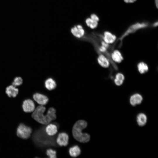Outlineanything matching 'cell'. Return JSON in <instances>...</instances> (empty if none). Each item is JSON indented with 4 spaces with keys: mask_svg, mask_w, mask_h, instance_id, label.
Returning <instances> with one entry per match:
<instances>
[{
    "mask_svg": "<svg viewBox=\"0 0 158 158\" xmlns=\"http://www.w3.org/2000/svg\"><path fill=\"white\" fill-rule=\"evenodd\" d=\"M87 126V122L83 120L77 121L73 125L72 130L73 135L78 141L86 143L90 140V135L87 133H83L82 131Z\"/></svg>",
    "mask_w": 158,
    "mask_h": 158,
    "instance_id": "6da1fadb",
    "label": "cell"
},
{
    "mask_svg": "<svg viewBox=\"0 0 158 158\" xmlns=\"http://www.w3.org/2000/svg\"><path fill=\"white\" fill-rule=\"evenodd\" d=\"M46 108L43 105H40L37 107L31 113L32 118L36 122L43 125H47L51 120L47 115H44Z\"/></svg>",
    "mask_w": 158,
    "mask_h": 158,
    "instance_id": "7a4b0ae2",
    "label": "cell"
},
{
    "mask_svg": "<svg viewBox=\"0 0 158 158\" xmlns=\"http://www.w3.org/2000/svg\"><path fill=\"white\" fill-rule=\"evenodd\" d=\"M32 132V130L30 127L21 123L17 128L16 135L19 138L26 140L30 137Z\"/></svg>",
    "mask_w": 158,
    "mask_h": 158,
    "instance_id": "3957f363",
    "label": "cell"
},
{
    "mask_svg": "<svg viewBox=\"0 0 158 158\" xmlns=\"http://www.w3.org/2000/svg\"><path fill=\"white\" fill-rule=\"evenodd\" d=\"M147 23H137L133 25L122 35L119 38V40L121 41L124 38L130 34L134 32L139 29L146 27L147 26Z\"/></svg>",
    "mask_w": 158,
    "mask_h": 158,
    "instance_id": "277c9868",
    "label": "cell"
},
{
    "mask_svg": "<svg viewBox=\"0 0 158 158\" xmlns=\"http://www.w3.org/2000/svg\"><path fill=\"white\" fill-rule=\"evenodd\" d=\"M22 107L24 112L32 113L35 108V105L32 100L28 99L23 101L22 104Z\"/></svg>",
    "mask_w": 158,
    "mask_h": 158,
    "instance_id": "5b68a950",
    "label": "cell"
},
{
    "mask_svg": "<svg viewBox=\"0 0 158 158\" xmlns=\"http://www.w3.org/2000/svg\"><path fill=\"white\" fill-rule=\"evenodd\" d=\"M33 98L35 102L41 105H45L49 101V99L46 96L39 93L34 94L33 95Z\"/></svg>",
    "mask_w": 158,
    "mask_h": 158,
    "instance_id": "8992f818",
    "label": "cell"
},
{
    "mask_svg": "<svg viewBox=\"0 0 158 158\" xmlns=\"http://www.w3.org/2000/svg\"><path fill=\"white\" fill-rule=\"evenodd\" d=\"M71 32L73 36L78 38L83 37L85 34V30L80 25H75L72 28Z\"/></svg>",
    "mask_w": 158,
    "mask_h": 158,
    "instance_id": "52a82bcc",
    "label": "cell"
},
{
    "mask_svg": "<svg viewBox=\"0 0 158 158\" xmlns=\"http://www.w3.org/2000/svg\"><path fill=\"white\" fill-rule=\"evenodd\" d=\"M69 137L65 133H61L59 134L56 140L57 144L61 146H67L68 143Z\"/></svg>",
    "mask_w": 158,
    "mask_h": 158,
    "instance_id": "ba28073f",
    "label": "cell"
},
{
    "mask_svg": "<svg viewBox=\"0 0 158 158\" xmlns=\"http://www.w3.org/2000/svg\"><path fill=\"white\" fill-rule=\"evenodd\" d=\"M102 40L106 43L110 44L114 43L116 40V36L108 31L104 32L102 36Z\"/></svg>",
    "mask_w": 158,
    "mask_h": 158,
    "instance_id": "9c48e42d",
    "label": "cell"
},
{
    "mask_svg": "<svg viewBox=\"0 0 158 158\" xmlns=\"http://www.w3.org/2000/svg\"><path fill=\"white\" fill-rule=\"evenodd\" d=\"M99 54L97 60L99 64L104 68H108L110 63L108 59L102 54L99 53Z\"/></svg>",
    "mask_w": 158,
    "mask_h": 158,
    "instance_id": "30bf717a",
    "label": "cell"
},
{
    "mask_svg": "<svg viewBox=\"0 0 158 158\" xmlns=\"http://www.w3.org/2000/svg\"><path fill=\"white\" fill-rule=\"evenodd\" d=\"M111 56L112 61L115 63H120L123 60L121 53L117 50H113L111 53Z\"/></svg>",
    "mask_w": 158,
    "mask_h": 158,
    "instance_id": "8fae6325",
    "label": "cell"
},
{
    "mask_svg": "<svg viewBox=\"0 0 158 158\" xmlns=\"http://www.w3.org/2000/svg\"><path fill=\"white\" fill-rule=\"evenodd\" d=\"M18 89L12 85H9L6 88V93L8 97L14 98L18 94Z\"/></svg>",
    "mask_w": 158,
    "mask_h": 158,
    "instance_id": "7c38bea8",
    "label": "cell"
},
{
    "mask_svg": "<svg viewBox=\"0 0 158 158\" xmlns=\"http://www.w3.org/2000/svg\"><path fill=\"white\" fill-rule=\"evenodd\" d=\"M143 99L142 96L140 94L135 93L132 95L130 98V104L133 106L140 104Z\"/></svg>",
    "mask_w": 158,
    "mask_h": 158,
    "instance_id": "4fadbf2b",
    "label": "cell"
},
{
    "mask_svg": "<svg viewBox=\"0 0 158 158\" xmlns=\"http://www.w3.org/2000/svg\"><path fill=\"white\" fill-rule=\"evenodd\" d=\"M44 85L47 90H51L56 88L57 85L54 80L51 78H49L45 81Z\"/></svg>",
    "mask_w": 158,
    "mask_h": 158,
    "instance_id": "5bb4252c",
    "label": "cell"
},
{
    "mask_svg": "<svg viewBox=\"0 0 158 158\" xmlns=\"http://www.w3.org/2000/svg\"><path fill=\"white\" fill-rule=\"evenodd\" d=\"M57 130L56 126L52 124H48L47 126L45 128L46 133L49 136L54 135L56 133Z\"/></svg>",
    "mask_w": 158,
    "mask_h": 158,
    "instance_id": "9a60e30c",
    "label": "cell"
},
{
    "mask_svg": "<svg viewBox=\"0 0 158 158\" xmlns=\"http://www.w3.org/2000/svg\"><path fill=\"white\" fill-rule=\"evenodd\" d=\"M69 152L71 157H75L80 154L81 150L79 146L75 145L70 148Z\"/></svg>",
    "mask_w": 158,
    "mask_h": 158,
    "instance_id": "2e32d148",
    "label": "cell"
},
{
    "mask_svg": "<svg viewBox=\"0 0 158 158\" xmlns=\"http://www.w3.org/2000/svg\"><path fill=\"white\" fill-rule=\"evenodd\" d=\"M137 68L139 72L141 74H144L149 70L147 65L143 62H140L137 65Z\"/></svg>",
    "mask_w": 158,
    "mask_h": 158,
    "instance_id": "e0dca14e",
    "label": "cell"
},
{
    "mask_svg": "<svg viewBox=\"0 0 158 158\" xmlns=\"http://www.w3.org/2000/svg\"><path fill=\"white\" fill-rule=\"evenodd\" d=\"M125 79V77L122 73H119L116 74L114 80L115 84L118 86L122 84Z\"/></svg>",
    "mask_w": 158,
    "mask_h": 158,
    "instance_id": "ac0fdd59",
    "label": "cell"
},
{
    "mask_svg": "<svg viewBox=\"0 0 158 158\" xmlns=\"http://www.w3.org/2000/svg\"><path fill=\"white\" fill-rule=\"evenodd\" d=\"M147 118L146 115L143 113H140L137 116V122L140 126L145 125L146 123Z\"/></svg>",
    "mask_w": 158,
    "mask_h": 158,
    "instance_id": "d6986e66",
    "label": "cell"
},
{
    "mask_svg": "<svg viewBox=\"0 0 158 158\" xmlns=\"http://www.w3.org/2000/svg\"><path fill=\"white\" fill-rule=\"evenodd\" d=\"M85 23L87 26L92 29L95 28L98 25V22L90 18H88L86 19Z\"/></svg>",
    "mask_w": 158,
    "mask_h": 158,
    "instance_id": "ffe728a7",
    "label": "cell"
},
{
    "mask_svg": "<svg viewBox=\"0 0 158 158\" xmlns=\"http://www.w3.org/2000/svg\"><path fill=\"white\" fill-rule=\"evenodd\" d=\"M56 111L53 107L49 108L47 111V114L51 121L56 119Z\"/></svg>",
    "mask_w": 158,
    "mask_h": 158,
    "instance_id": "44dd1931",
    "label": "cell"
},
{
    "mask_svg": "<svg viewBox=\"0 0 158 158\" xmlns=\"http://www.w3.org/2000/svg\"><path fill=\"white\" fill-rule=\"evenodd\" d=\"M46 154L47 156L50 158H56V152L52 149H48L46 151Z\"/></svg>",
    "mask_w": 158,
    "mask_h": 158,
    "instance_id": "7402d4cb",
    "label": "cell"
},
{
    "mask_svg": "<svg viewBox=\"0 0 158 158\" xmlns=\"http://www.w3.org/2000/svg\"><path fill=\"white\" fill-rule=\"evenodd\" d=\"M23 83V80L20 77H16L15 78L12 83V85L16 87L22 84Z\"/></svg>",
    "mask_w": 158,
    "mask_h": 158,
    "instance_id": "603a6c76",
    "label": "cell"
},
{
    "mask_svg": "<svg viewBox=\"0 0 158 158\" xmlns=\"http://www.w3.org/2000/svg\"><path fill=\"white\" fill-rule=\"evenodd\" d=\"M90 18L98 22L99 20V19L98 16L95 14H92L90 16Z\"/></svg>",
    "mask_w": 158,
    "mask_h": 158,
    "instance_id": "cb8c5ba5",
    "label": "cell"
},
{
    "mask_svg": "<svg viewBox=\"0 0 158 158\" xmlns=\"http://www.w3.org/2000/svg\"><path fill=\"white\" fill-rule=\"evenodd\" d=\"M123 1L127 3H134L137 0H123Z\"/></svg>",
    "mask_w": 158,
    "mask_h": 158,
    "instance_id": "d4e9b609",
    "label": "cell"
},
{
    "mask_svg": "<svg viewBox=\"0 0 158 158\" xmlns=\"http://www.w3.org/2000/svg\"><path fill=\"white\" fill-rule=\"evenodd\" d=\"M155 4L157 8H158V0H155Z\"/></svg>",
    "mask_w": 158,
    "mask_h": 158,
    "instance_id": "484cf974",
    "label": "cell"
},
{
    "mask_svg": "<svg viewBox=\"0 0 158 158\" xmlns=\"http://www.w3.org/2000/svg\"><path fill=\"white\" fill-rule=\"evenodd\" d=\"M158 25L157 22H156L153 24V26L154 27H156V26H157Z\"/></svg>",
    "mask_w": 158,
    "mask_h": 158,
    "instance_id": "4316f807",
    "label": "cell"
}]
</instances>
